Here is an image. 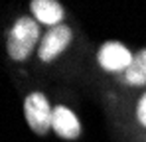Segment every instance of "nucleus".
Masks as SVG:
<instances>
[{
    "mask_svg": "<svg viewBox=\"0 0 146 142\" xmlns=\"http://www.w3.org/2000/svg\"><path fill=\"white\" fill-rule=\"evenodd\" d=\"M40 40V22L32 18H20L8 36V55L16 61H24Z\"/></svg>",
    "mask_w": 146,
    "mask_h": 142,
    "instance_id": "f257e3e1",
    "label": "nucleus"
},
{
    "mask_svg": "<svg viewBox=\"0 0 146 142\" xmlns=\"http://www.w3.org/2000/svg\"><path fill=\"white\" fill-rule=\"evenodd\" d=\"M24 115L26 122L36 134H46L51 128L53 111L49 109V103L44 93H30L24 101Z\"/></svg>",
    "mask_w": 146,
    "mask_h": 142,
    "instance_id": "f03ea898",
    "label": "nucleus"
},
{
    "mask_svg": "<svg viewBox=\"0 0 146 142\" xmlns=\"http://www.w3.org/2000/svg\"><path fill=\"white\" fill-rule=\"evenodd\" d=\"M71 28L65 26V24H59V26H53L48 34L42 38L40 42V59L42 61H53L65 47L71 44Z\"/></svg>",
    "mask_w": 146,
    "mask_h": 142,
    "instance_id": "7ed1b4c3",
    "label": "nucleus"
},
{
    "mask_svg": "<svg viewBox=\"0 0 146 142\" xmlns=\"http://www.w3.org/2000/svg\"><path fill=\"white\" fill-rule=\"evenodd\" d=\"M134 55L119 42H107L99 49V63L107 71H126L132 63Z\"/></svg>",
    "mask_w": 146,
    "mask_h": 142,
    "instance_id": "20e7f679",
    "label": "nucleus"
},
{
    "mask_svg": "<svg viewBox=\"0 0 146 142\" xmlns=\"http://www.w3.org/2000/svg\"><path fill=\"white\" fill-rule=\"evenodd\" d=\"M51 128L55 130L57 136L65 138V140H73L79 136L81 132V126H79V120L73 115L71 111L63 105H57L53 109V118H51Z\"/></svg>",
    "mask_w": 146,
    "mask_h": 142,
    "instance_id": "39448f33",
    "label": "nucleus"
},
{
    "mask_svg": "<svg viewBox=\"0 0 146 142\" xmlns=\"http://www.w3.org/2000/svg\"><path fill=\"white\" fill-rule=\"evenodd\" d=\"M32 14L36 20L48 26H59L63 20V6L55 0H32L30 2Z\"/></svg>",
    "mask_w": 146,
    "mask_h": 142,
    "instance_id": "423d86ee",
    "label": "nucleus"
},
{
    "mask_svg": "<svg viewBox=\"0 0 146 142\" xmlns=\"http://www.w3.org/2000/svg\"><path fill=\"white\" fill-rule=\"evenodd\" d=\"M124 79L128 85L136 87V85H144L146 83V49L140 51L138 55H134L132 63L128 65V69L124 71Z\"/></svg>",
    "mask_w": 146,
    "mask_h": 142,
    "instance_id": "0eeeda50",
    "label": "nucleus"
},
{
    "mask_svg": "<svg viewBox=\"0 0 146 142\" xmlns=\"http://www.w3.org/2000/svg\"><path fill=\"white\" fill-rule=\"evenodd\" d=\"M136 117H138V122L146 126V93L142 95V99L138 101V107H136Z\"/></svg>",
    "mask_w": 146,
    "mask_h": 142,
    "instance_id": "6e6552de",
    "label": "nucleus"
}]
</instances>
